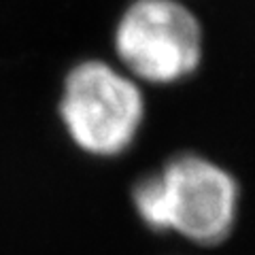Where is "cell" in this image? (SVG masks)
<instances>
[{"instance_id":"1","label":"cell","mask_w":255,"mask_h":255,"mask_svg":"<svg viewBox=\"0 0 255 255\" xmlns=\"http://www.w3.org/2000/svg\"><path fill=\"white\" fill-rule=\"evenodd\" d=\"M132 202L140 221L155 232H174L211 247L232 234L241 206V187L234 174L217 162L181 153L159 172L136 181Z\"/></svg>"},{"instance_id":"2","label":"cell","mask_w":255,"mask_h":255,"mask_svg":"<svg viewBox=\"0 0 255 255\" xmlns=\"http://www.w3.org/2000/svg\"><path fill=\"white\" fill-rule=\"evenodd\" d=\"M60 119L75 145L90 155H122L145 122L140 83L124 68L83 60L64 79Z\"/></svg>"},{"instance_id":"3","label":"cell","mask_w":255,"mask_h":255,"mask_svg":"<svg viewBox=\"0 0 255 255\" xmlns=\"http://www.w3.org/2000/svg\"><path fill=\"white\" fill-rule=\"evenodd\" d=\"M113 43L122 68L149 85L191 77L204 53L200 21L179 0H132L117 21Z\"/></svg>"}]
</instances>
